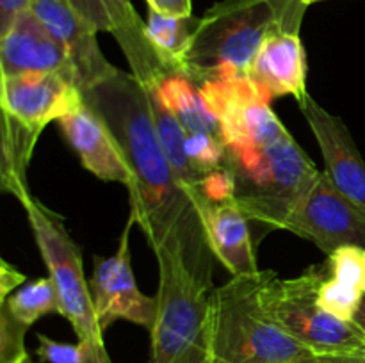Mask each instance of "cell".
I'll return each instance as SVG.
<instances>
[{
    "mask_svg": "<svg viewBox=\"0 0 365 363\" xmlns=\"http://www.w3.org/2000/svg\"><path fill=\"white\" fill-rule=\"evenodd\" d=\"M84 102L102 117L123 148L130 167V214L155 253L157 263L182 267L212 290L214 253L195 194L171 167L150 112L148 98L132 73L113 77L82 91Z\"/></svg>",
    "mask_w": 365,
    "mask_h": 363,
    "instance_id": "obj_1",
    "label": "cell"
},
{
    "mask_svg": "<svg viewBox=\"0 0 365 363\" xmlns=\"http://www.w3.org/2000/svg\"><path fill=\"white\" fill-rule=\"evenodd\" d=\"M303 0H223L200 18L182 60L195 85L223 77H248L267 36L284 21L305 14Z\"/></svg>",
    "mask_w": 365,
    "mask_h": 363,
    "instance_id": "obj_2",
    "label": "cell"
},
{
    "mask_svg": "<svg viewBox=\"0 0 365 363\" xmlns=\"http://www.w3.org/2000/svg\"><path fill=\"white\" fill-rule=\"evenodd\" d=\"M264 278L266 270L239 274L210 290L205 327L210 363H296L314 354L262 312Z\"/></svg>",
    "mask_w": 365,
    "mask_h": 363,
    "instance_id": "obj_3",
    "label": "cell"
},
{
    "mask_svg": "<svg viewBox=\"0 0 365 363\" xmlns=\"http://www.w3.org/2000/svg\"><path fill=\"white\" fill-rule=\"evenodd\" d=\"M225 169L250 223L285 230L321 173L291 134L259 148L227 146Z\"/></svg>",
    "mask_w": 365,
    "mask_h": 363,
    "instance_id": "obj_4",
    "label": "cell"
},
{
    "mask_svg": "<svg viewBox=\"0 0 365 363\" xmlns=\"http://www.w3.org/2000/svg\"><path fill=\"white\" fill-rule=\"evenodd\" d=\"M321 265L282 280L273 270L259 290L262 312L314 354H365V333L355 320L331 315L317 302Z\"/></svg>",
    "mask_w": 365,
    "mask_h": 363,
    "instance_id": "obj_5",
    "label": "cell"
},
{
    "mask_svg": "<svg viewBox=\"0 0 365 363\" xmlns=\"http://www.w3.org/2000/svg\"><path fill=\"white\" fill-rule=\"evenodd\" d=\"M21 206L27 214L48 276L56 285L61 315L70 320L78 344L86 349L88 363H113L103 344V330L96 317L89 281H86L82 269L81 248L68 233L64 219L32 196Z\"/></svg>",
    "mask_w": 365,
    "mask_h": 363,
    "instance_id": "obj_6",
    "label": "cell"
},
{
    "mask_svg": "<svg viewBox=\"0 0 365 363\" xmlns=\"http://www.w3.org/2000/svg\"><path fill=\"white\" fill-rule=\"evenodd\" d=\"M210 290L182 267L159 265L157 319L150 363H210L207 351V312Z\"/></svg>",
    "mask_w": 365,
    "mask_h": 363,
    "instance_id": "obj_7",
    "label": "cell"
},
{
    "mask_svg": "<svg viewBox=\"0 0 365 363\" xmlns=\"http://www.w3.org/2000/svg\"><path fill=\"white\" fill-rule=\"evenodd\" d=\"M196 88L216 116L227 146L259 148L289 134L271 109L269 100L248 77L234 75L214 78Z\"/></svg>",
    "mask_w": 365,
    "mask_h": 363,
    "instance_id": "obj_8",
    "label": "cell"
},
{
    "mask_svg": "<svg viewBox=\"0 0 365 363\" xmlns=\"http://www.w3.org/2000/svg\"><path fill=\"white\" fill-rule=\"evenodd\" d=\"M135 217L128 216L116 253L109 258L95 256L93 276L89 280L96 317L106 331L116 320H128L138 326L152 330L157 319L159 301L157 295L143 294L135 283L130 262V230Z\"/></svg>",
    "mask_w": 365,
    "mask_h": 363,
    "instance_id": "obj_9",
    "label": "cell"
},
{
    "mask_svg": "<svg viewBox=\"0 0 365 363\" xmlns=\"http://www.w3.org/2000/svg\"><path fill=\"white\" fill-rule=\"evenodd\" d=\"M285 230L314 242L327 255L346 246L365 249V210L337 191L321 171Z\"/></svg>",
    "mask_w": 365,
    "mask_h": 363,
    "instance_id": "obj_10",
    "label": "cell"
},
{
    "mask_svg": "<svg viewBox=\"0 0 365 363\" xmlns=\"http://www.w3.org/2000/svg\"><path fill=\"white\" fill-rule=\"evenodd\" d=\"M84 102L73 78L63 73H24L0 77L2 114L32 130L43 132L52 121Z\"/></svg>",
    "mask_w": 365,
    "mask_h": 363,
    "instance_id": "obj_11",
    "label": "cell"
},
{
    "mask_svg": "<svg viewBox=\"0 0 365 363\" xmlns=\"http://www.w3.org/2000/svg\"><path fill=\"white\" fill-rule=\"evenodd\" d=\"M31 11L63 46L81 91L113 77V66L100 50L98 32L82 20L66 0H31Z\"/></svg>",
    "mask_w": 365,
    "mask_h": 363,
    "instance_id": "obj_12",
    "label": "cell"
},
{
    "mask_svg": "<svg viewBox=\"0 0 365 363\" xmlns=\"http://www.w3.org/2000/svg\"><path fill=\"white\" fill-rule=\"evenodd\" d=\"M324 159L331 184L365 210V162L344 121L324 110L310 95L298 102Z\"/></svg>",
    "mask_w": 365,
    "mask_h": 363,
    "instance_id": "obj_13",
    "label": "cell"
},
{
    "mask_svg": "<svg viewBox=\"0 0 365 363\" xmlns=\"http://www.w3.org/2000/svg\"><path fill=\"white\" fill-rule=\"evenodd\" d=\"M303 14L284 21L260 46L248 71V78L267 100L294 96L296 102L307 96V56L299 28Z\"/></svg>",
    "mask_w": 365,
    "mask_h": 363,
    "instance_id": "obj_14",
    "label": "cell"
},
{
    "mask_svg": "<svg viewBox=\"0 0 365 363\" xmlns=\"http://www.w3.org/2000/svg\"><path fill=\"white\" fill-rule=\"evenodd\" d=\"M24 73H63L75 80L66 52L31 9L0 34V77Z\"/></svg>",
    "mask_w": 365,
    "mask_h": 363,
    "instance_id": "obj_15",
    "label": "cell"
},
{
    "mask_svg": "<svg viewBox=\"0 0 365 363\" xmlns=\"http://www.w3.org/2000/svg\"><path fill=\"white\" fill-rule=\"evenodd\" d=\"M57 125L89 173L103 182H116L128 187L132 173L123 148L106 121L88 103L82 102L77 109L64 114Z\"/></svg>",
    "mask_w": 365,
    "mask_h": 363,
    "instance_id": "obj_16",
    "label": "cell"
},
{
    "mask_svg": "<svg viewBox=\"0 0 365 363\" xmlns=\"http://www.w3.org/2000/svg\"><path fill=\"white\" fill-rule=\"evenodd\" d=\"M210 248L214 256L232 273L253 274L257 267L255 248L245 214L239 206L234 194H225L220 198H202L198 201Z\"/></svg>",
    "mask_w": 365,
    "mask_h": 363,
    "instance_id": "obj_17",
    "label": "cell"
},
{
    "mask_svg": "<svg viewBox=\"0 0 365 363\" xmlns=\"http://www.w3.org/2000/svg\"><path fill=\"white\" fill-rule=\"evenodd\" d=\"M365 298V249L346 246L328 255L321 265L317 302L331 315L355 319Z\"/></svg>",
    "mask_w": 365,
    "mask_h": 363,
    "instance_id": "obj_18",
    "label": "cell"
},
{
    "mask_svg": "<svg viewBox=\"0 0 365 363\" xmlns=\"http://www.w3.org/2000/svg\"><path fill=\"white\" fill-rule=\"evenodd\" d=\"M157 91L164 105L177 117L185 132H207V134L221 135L216 116L207 107L195 82L184 71L170 68L157 82Z\"/></svg>",
    "mask_w": 365,
    "mask_h": 363,
    "instance_id": "obj_19",
    "label": "cell"
},
{
    "mask_svg": "<svg viewBox=\"0 0 365 363\" xmlns=\"http://www.w3.org/2000/svg\"><path fill=\"white\" fill-rule=\"evenodd\" d=\"M41 132L25 127L20 121L2 114L0 139V185L4 192L24 203L31 196L27 184V167Z\"/></svg>",
    "mask_w": 365,
    "mask_h": 363,
    "instance_id": "obj_20",
    "label": "cell"
},
{
    "mask_svg": "<svg viewBox=\"0 0 365 363\" xmlns=\"http://www.w3.org/2000/svg\"><path fill=\"white\" fill-rule=\"evenodd\" d=\"M145 23L148 38L163 53L164 59L182 71V60L198 28L200 18H195L192 14L191 16H170V14L148 9V20Z\"/></svg>",
    "mask_w": 365,
    "mask_h": 363,
    "instance_id": "obj_21",
    "label": "cell"
},
{
    "mask_svg": "<svg viewBox=\"0 0 365 363\" xmlns=\"http://www.w3.org/2000/svg\"><path fill=\"white\" fill-rule=\"evenodd\" d=\"M0 308L6 310L21 326L31 327L43 315L61 313V302L56 285L48 276L25 283L21 288L11 292L0 301Z\"/></svg>",
    "mask_w": 365,
    "mask_h": 363,
    "instance_id": "obj_22",
    "label": "cell"
},
{
    "mask_svg": "<svg viewBox=\"0 0 365 363\" xmlns=\"http://www.w3.org/2000/svg\"><path fill=\"white\" fill-rule=\"evenodd\" d=\"M71 9L88 21L96 32L113 34L135 13L130 0H66Z\"/></svg>",
    "mask_w": 365,
    "mask_h": 363,
    "instance_id": "obj_23",
    "label": "cell"
},
{
    "mask_svg": "<svg viewBox=\"0 0 365 363\" xmlns=\"http://www.w3.org/2000/svg\"><path fill=\"white\" fill-rule=\"evenodd\" d=\"M184 148L198 182L225 169L227 142L221 135L207 134V132H185Z\"/></svg>",
    "mask_w": 365,
    "mask_h": 363,
    "instance_id": "obj_24",
    "label": "cell"
},
{
    "mask_svg": "<svg viewBox=\"0 0 365 363\" xmlns=\"http://www.w3.org/2000/svg\"><path fill=\"white\" fill-rule=\"evenodd\" d=\"M29 327L21 326L4 308H0V363H20L29 354L25 335Z\"/></svg>",
    "mask_w": 365,
    "mask_h": 363,
    "instance_id": "obj_25",
    "label": "cell"
},
{
    "mask_svg": "<svg viewBox=\"0 0 365 363\" xmlns=\"http://www.w3.org/2000/svg\"><path fill=\"white\" fill-rule=\"evenodd\" d=\"M38 356L45 363H88L86 349L82 344H64L52 340L45 335H38Z\"/></svg>",
    "mask_w": 365,
    "mask_h": 363,
    "instance_id": "obj_26",
    "label": "cell"
},
{
    "mask_svg": "<svg viewBox=\"0 0 365 363\" xmlns=\"http://www.w3.org/2000/svg\"><path fill=\"white\" fill-rule=\"evenodd\" d=\"M31 9V0H0V34L11 27L14 18Z\"/></svg>",
    "mask_w": 365,
    "mask_h": 363,
    "instance_id": "obj_27",
    "label": "cell"
},
{
    "mask_svg": "<svg viewBox=\"0 0 365 363\" xmlns=\"http://www.w3.org/2000/svg\"><path fill=\"white\" fill-rule=\"evenodd\" d=\"M24 281H27L25 274H21L20 270L9 265L6 260H2V267H0V301L6 299L11 292H14V288L24 285Z\"/></svg>",
    "mask_w": 365,
    "mask_h": 363,
    "instance_id": "obj_28",
    "label": "cell"
},
{
    "mask_svg": "<svg viewBox=\"0 0 365 363\" xmlns=\"http://www.w3.org/2000/svg\"><path fill=\"white\" fill-rule=\"evenodd\" d=\"M148 9L170 16H191V0H146Z\"/></svg>",
    "mask_w": 365,
    "mask_h": 363,
    "instance_id": "obj_29",
    "label": "cell"
},
{
    "mask_svg": "<svg viewBox=\"0 0 365 363\" xmlns=\"http://www.w3.org/2000/svg\"><path fill=\"white\" fill-rule=\"evenodd\" d=\"M296 363H365V354H312Z\"/></svg>",
    "mask_w": 365,
    "mask_h": 363,
    "instance_id": "obj_30",
    "label": "cell"
},
{
    "mask_svg": "<svg viewBox=\"0 0 365 363\" xmlns=\"http://www.w3.org/2000/svg\"><path fill=\"white\" fill-rule=\"evenodd\" d=\"M355 320L356 324H359L360 327H362V331L365 333V298H364V301H362V305H360V308H359V312H356V315H355Z\"/></svg>",
    "mask_w": 365,
    "mask_h": 363,
    "instance_id": "obj_31",
    "label": "cell"
},
{
    "mask_svg": "<svg viewBox=\"0 0 365 363\" xmlns=\"http://www.w3.org/2000/svg\"><path fill=\"white\" fill-rule=\"evenodd\" d=\"M20 363H34V362H32V358H31V356H25V358L24 359H21V362Z\"/></svg>",
    "mask_w": 365,
    "mask_h": 363,
    "instance_id": "obj_32",
    "label": "cell"
},
{
    "mask_svg": "<svg viewBox=\"0 0 365 363\" xmlns=\"http://www.w3.org/2000/svg\"><path fill=\"white\" fill-rule=\"evenodd\" d=\"M303 2H305L307 6H310V4H314V2H319V0H303Z\"/></svg>",
    "mask_w": 365,
    "mask_h": 363,
    "instance_id": "obj_33",
    "label": "cell"
}]
</instances>
